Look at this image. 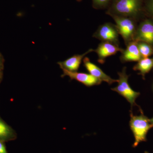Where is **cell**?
I'll return each instance as SVG.
<instances>
[{
    "instance_id": "obj_15",
    "label": "cell",
    "mask_w": 153,
    "mask_h": 153,
    "mask_svg": "<svg viewBox=\"0 0 153 153\" xmlns=\"http://www.w3.org/2000/svg\"><path fill=\"white\" fill-rule=\"evenodd\" d=\"M96 6L102 7L105 6L110 0H93Z\"/></svg>"
},
{
    "instance_id": "obj_21",
    "label": "cell",
    "mask_w": 153,
    "mask_h": 153,
    "mask_svg": "<svg viewBox=\"0 0 153 153\" xmlns=\"http://www.w3.org/2000/svg\"><path fill=\"white\" fill-rule=\"evenodd\" d=\"M145 153H149V152H145Z\"/></svg>"
},
{
    "instance_id": "obj_8",
    "label": "cell",
    "mask_w": 153,
    "mask_h": 153,
    "mask_svg": "<svg viewBox=\"0 0 153 153\" xmlns=\"http://www.w3.org/2000/svg\"><path fill=\"white\" fill-rule=\"evenodd\" d=\"M62 70L63 71L62 77L66 76H69L71 79H75L88 87L101 84L102 82L100 80L90 74L70 71L64 69H62Z\"/></svg>"
},
{
    "instance_id": "obj_5",
    "label": "cell",
    "mask_w": 153,
    "mask_h": 153,
    "mask_svg": "<svg viewBox=\"0 0 153 153\" xmlns=\"http://www.w3.org/2000/svg\"><path fill=\"white\" fill-rule=\"evenodd\" d=\"M118 32L116 26L111 23H105L100 26L94 37L102 42H108L119 46Z\"/></svg>"
},
{
    "instance_id": "obj_20",
    "label": "cell",
    "mask_w": 153,
    "mask_h": 153,
    "mask_svg": "<svg viewBox=\"0 0 153 153\" xmlns=\"http://www.w3.org/2000/svg\"><path fill=\"white\" fill-rule=\"evenodd\" d=\"M149 120H150V122L151 123L153 124V117L151 119H149Z\"/></svg>"
},
{
    "instance_id": "obj_11",
    "label": "cell",
    "mask_w": 153,
    "mask_h": 153,
    "mask_svg": "<svg viewBox=\"0 0 153 153\" xmlns=\"http://www.w3.org/2000/svg\"><path fill=\"white\" fill-rule=\"evenodd\" d=\"M94 51L93 49H90L82 55H74L63 62H58V64L62 69H66L70 71H76L79 69L82 58L85 55Z\"/></svg>"
},
{
    "instance_id": "obj_17",
    "label": "cell",
    "mask_w": 153,
    "mask_h": 153,
    "mask_svg": "<svg viewBox=\"0 0 153 153\" xmlns=\"http://www.w3.org/2000/svg\"><path fill=\"white\" fill-rule=\"evenodd\" d=\"M148 8L151 13L153 16V0H150L148 4Z\"/></svg>"
},
{
    "instance_id": "obj_10",
    "label": "cell",
    "mask_w": 153,
    "mask_h": 153,
    "mask_svg": "<svg viewBox=\"0 0 153 153\" xmlns=\"http://www.w3.org/2000/svg\"><path fill=\"white\" fill-rule=\"evenodd\" d=\"M120 59L123 62L139 61L141 59L137 41L129 42L127 45L126 49L123 50Z\"/></svg>"
},
{
    "instance_id": "obj_1",
    "label": "cell",
    "mask_w": 153,
    "mask_h": 153,
    "mask_svg": "<svg viewBox=\"0 0 153 153\" xmlns=\"http://www.w3.org/2000/svg\"><path fill=\"white\" fill-rule=\"evenodd\" d=\"M129 124L135 139L133 147H136L140 143L146 141L147 134L153 127V124L144 115H134L132 113L131 114Z\"/></svg>"
},
{
    "instance_id": "obj_2",
    "label": "cell",
    "mask_w": 153,
    "mask_h": 153,
    "mask_svg": "<svg viewBox=\"0 0 153 153\" xmlns=\"http://www.w3.org/2000/svg\"><path fill=\"white\" fill-rule=\"evenodd\" d=\"M118 74L119 76L117 82L118 84L116 87L111 89L123 97L130 103L132 110L133 106L137 105L135 100L140 95V93L133 90L128 84V79L129 75L126 74V67H124L121 72H118Z\"/></svg>"
},
{
    "instance_id": "obj_12",
    "label": "cell",
    "mask_w": 153,
    "mask_h": 153,
    "mask_svg": "<svg viewBox=\"0 0 153 153\" xmlns=\"http://www.w3.org/2000/svg\"><path fill=\"white\" fill-rule=\"evenodd\" d=\"M16 135L10 127L0 119V141H7L16 138Z\"/></svg>"
},
{
    "instance_id": "obj_3",
    "label": "cell",
    "mask_w": 153,
    "mask_h": 153,
    "mask_svg": "<svg viewBox=\"0 0 153 153\" xmlns=\"http://www.w3.org/2000/svg\"><path fill=\"white\" fill-rule=\"evenodd\" d=\"M141 0H115L111 8V16L131 18L140 10Z\"/></svg>"
},
{
    "instance_id": "obj_6",
    "label": "cell",
    "mask_w": 153,
    "mask_h": 153,
    "mask_svg": "<svg viewBox=\"0 0 153 153\" xmlns=\"http://www.w3.org/2000/svg\"><path fill=\"white\" fill-rule=\"evenodd\" d=\"M134 41L153 44V22L146 20L141 23L136 31Z\"/></svg>"
},
{
    "instance_id": "obj_18",
    "label": "cell",
    "mask_w": 153,
    "mask_h": 153,
    "mask_svg": "<svg viewBox=\"0 0 153 153\" xmlns=\"http://www.w3.org/2000/svg\"><path fill=\"white\" fill-rule=\"evenodd\" d=\"M3 67V60L2 57L0 56V70L2 69Z\"/></svg>"
},
{
    "instance_id": "obj_16",
    "label": "cell",
    "mask_w": 153,
    "mask_h": 153,
    "mask_svg": "<svg viewBox=\"0 0 153 153\" xmlns=\"http://www.w3.org/2000/svg\"><path fill=\"white\" fill-rule=\"evenodd\" d=\"M0 153H8L3 142L0 141Z\"/></svg>"
},
{
    "instance_id": "obj_19",
    "label": "cell",
    "mask_w": 153,
    "mask_h": 153,
    "mask_svg": "<svg viewBox=\"0 0 153 153\" xmlns=\"http://www.w3.org/2000/svg\"><path fill=\"white\" fill-rule=\"evenodd\" d=\"M2 76V74L1 71L0 70V81H1V79Z\"/></svg>"
},
{
    "instance_id": "obj_14",
    "label": "cell",
    "mask_w": 153,
    "mask_h": 153,
    "mask_svg": "<svg viewBox=\"0 0 153 153\" xmlns=\"http://www.w3.org/2000/svg\"><path fill=\"white\" fill-rule=\"evenodd\" d=\"M138 47L143 58H147L152 54L153 49L150 44L143 42H138Z\"/></svg>"
},
{
    "instance_id": "obj_13",
    "label": "cell",
    "mask_w": 153,
    "mask_h": 153,
    "mask_svg": "<svg viewBox=\"0 0 153 153\" xmlns=\"http://www.w3.org/2000/svg\"><path fill=\"white\" fill-rule=\"evenodd\" d=\"M153 67V58H143L138 61V63L134 66L135 71H140V74L144 78L145 74L149 72Z\"/></svg>"
},
{
    "instance_id": "obj_7",
    "label": "cell",
    "mask_w": 153,
    "mask_h": 153,
    "mask_svg": "<svg viewBox=\"0 0 153 153\" xmlns=\"http://www.w3.org/2000/svg\"><path fill=\"white\" fill-rule=\"evenodd\" d=\"M124 49L118 45L108 42H102L94 50L98 56V62L103 64L105 59L109 56L115 55L118 52H122Z\"/></svg>"
},
{
    "instance_id": "obj_9",
    "label": "cell",
    "mask_w": 153,
    "mask_h": 153,
    "mask_svg": "<svg viewBox=\"0 0 153 153\" xmlns=\"http://www.w3.org/2000/svg\"><path fill=\"white\" fill-rule=\"evenodd\" d=\"M83 63L85 68L89 74L100 80L101 82L104 81L111 85L114 82H117L118 79H112L110 76L105 74L98 66L91 62L90 59L85 57L83 59Z\"/></svg>"
},
{
    "instance_id": "obj_4",
    "label": "cell",
    "mask_w": 153,
    "mask_h": 153,
    "mask_svg": "<svg viewBox=\"0 0 153 153\" xmlns=\"http://www.w3.org/2000/svg\"><path fill=\"white\" fill-rule=\"evenodd\" d=\"M116 23V27L119 34L123 38L126 45L134 41L136 33L135 25L131 18L112 16Z\"/></svg>"
}]
</instances>
